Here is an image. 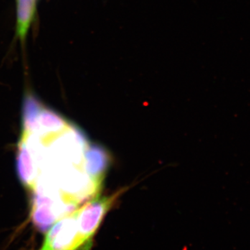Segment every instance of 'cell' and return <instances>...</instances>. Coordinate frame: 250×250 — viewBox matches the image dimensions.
<instances>
[{"label": "cell", "mask_w": 250, "mask_h": 250, "mask_svg": "<svg viewBox=\"0 0 250 250\" xmlns=\"http://www.w3.org/2000/svg\"><path fill=\"white\" fill-rule=\"evenodd\" d=\"M39 250H90L81 236L75 212L59 219L47 230Z\"/></svg>", "instance_id": "obj_1"}, {"label": "cell", "mask_w": 250, "mask_h": 250, "mask_svg": "<svg viewBox=\"0 0 250 250\" xmlns=\"http://www.w3.org/2000/svg\"><path fill=\"white\" fill-rule=\"evenodd\" d=\"M123 192L124 189L110 196L100 197L98 195L85 202L84 205L75 210L79 231L82 239L87 244L92 246L94 235L98 229L105 215Z\"/></svg>", "instance_id": "obj_2"}, {"label": "cell", "mask_w": 250, "mask_h": 250, "mask_svg": "<svg viewBox=\"0 0 250 250\" xmlns=\"http://www.w3.org/2000/svg\"><path fill=\"white\" fill-rule=\"evenodd\" d=\"M111 164V154L104 147L89 143L83 154L82 167L92 180L103 185Z\"/></svg>", "instance_id": "obj_3"}, {"label": "cell", "mask_w": 250, "mask_h": 250, "mask_svg": "<svg viewBox=\"0 0 250 250\" xmlns=\"http://www.w3.org/2000/svg\"><path fill=\"white\" fill-rule=\"evenodd\" d=\"M16 164L20 180L24 187L29 189L32 188L39 176V167L34 155L22 136L18 143Z\"/></svg>", "instance_id": "obj_4"}, {"label": "cell", "mask_w": 250, "mask_h": 250, "mask_svg": "<svg viewBox=\"0 0 250 250\" xmlns=\"http://www.w3.org/2000/svg\"><path fill=\"white\" fill-rule=\"evenodd\" d=\"M37 135L45 140L60 134L70 126L65 118L42 105L37 118Z\"/></svg>", "instance_id": "obj_5"}, {"label": "cell", "mask_w": 250, "mask_h": 250, "mask_svg": "<svg viewBox=\"0 0 250 250\" xmlns=\"http://www.w3.org/2000/svg\"><path fill=\"white\" fill-rule=\"evenodd\" d=\"M16 35L21 43L24 44L27 39L28 31L35 17L36 0H16Z\"/></svg>", "instance_id": "obj_6"}, {"label": "cell", "mask_w": 250, "mask_h": 250, "mask_svg": "<svg viewBox=\"0 0 250 250\" xmlns=\"http://www.w3.org/2000/svg\"><path fill=\"white\" fill-rule=\"evenodd\" d=\"M42 104L33 94L24 96L22 108L23 132L37 134V118Z\"/></svg>", "instance_id": "obj_7"}]
</instances>
